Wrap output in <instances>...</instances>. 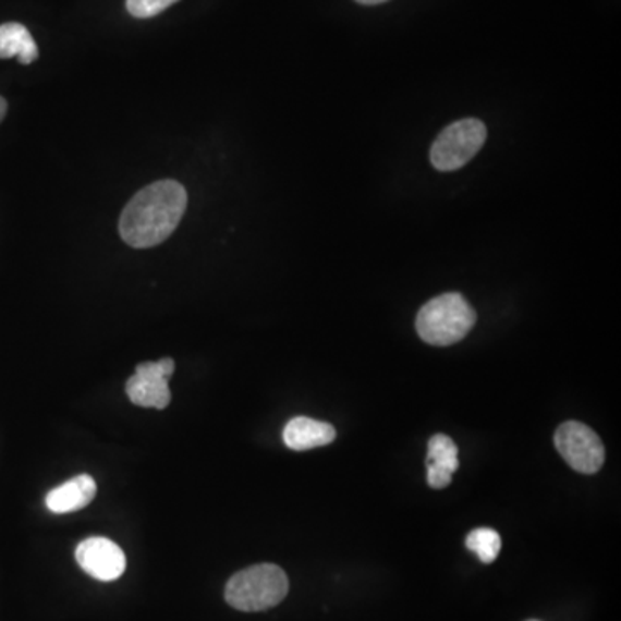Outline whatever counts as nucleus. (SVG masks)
<instances>
[{
    "instance_id": "obj_6",
    "label": "nucleus",
    "mask_w": 621,
    "mask_h": 621,
    "mask_svg": "<svg viewBox=\"0 0 621 621\" xmlns=\"http://www.w3.org/2000/svg\"><path fill=\"white\" fill-rule=\"evenodd\" d=\"M76 561L83 572L100 582L120 579L126 568L121 547L106 537H90L76 547Z\"/></svg>"
},
{
    "instance_id": "obj_5",
    "label": "nucleus",
    "mask_w": 621,
    "mask_h": 621,
    "mask_svg": "<svg viewBox=\"0 0 621 621\" xmlns=\"http://www.w3.org/2000/svg\"><path fill=\"white\" fill-rule=\"evenodd\" d=\"M555 446L575 472L594 475L605 464V446L599 435L584 423H563L556 430Z\"/></svg>"
},
{
    "instance_id": "obj_7",
    "label": "nucleus",
    "mask_w": 621,
    "mask_h": 621,
    "mask_svg": "<svg viewBox=\"0 0 621 621\" xmlns=\"http://www.w3.org/2000/svg\"><path fill=\"white\" fill-rule=\"evenodd\" d=\"M97 494L96 480L90 475H78L50 490L46 497L49 511L56 514L73 513L87 508Z\"/></svg>"
},
{
    "instance_id": "obj_16",
    "label": "nucleus",
    "mask_w": 621,
    "mask_h": 621,
    "mask_svg": "<svg viewBox=\"0 0 621 621\" xmlns=\"http://www.w3.org/2000/svg\"><path fill=\"white\" fill-rule=\"evenodd\" d=\"M357 4L361 5H378V4H386L389 0H356Z\"/></svg>"
},
{
    "instance_id": "obj_2",
    "label": "nucleus",
    "mask_w": 621,
    "mask_h": 621,
    "mask_svg": "<svg viewBox=\"0 0 621 621\" xmlns=\"http://www.w3.org/2000/svg\"><path fill=\"white\" fill-rule=\"evenodd\" d=\"M475 324L476 310L458 292H448L431 299L416 316L419 339L439 348L458 344L468 336Z\"/></svg>"
},
{
    "instance_id": "obj_3",
    "label": "nucleus",
    "mask_w": 621,
    "mask_h": 621,
    "mask_svg": "<svg viewBox=\"0 0 621 621\" xmlns=\"http://www.w3.org/2000/svg\"><path fill=\"white\" fill-rule=\"evenodd\" d=\"M289 594V579L277 564H254L228 580L224 599L232 608L256 613L275 608Z\"/></svg>"
},
{
    "instance_id": "obj_10",
    "label": "nucleus",
    "mask_w": 621,
    "mask_h": 621,
    "mask_svg": "<svg viewBox=\"0 0 621 621\" xmlns=\"http://www.w3.org/2000/svg\"><path fill=\"white\" fill-rule=\"evenodd\" d=\"M17 58L21 64L38 59V47L26 26L21 23L0 25V59Z\"/></svg>"
},
{
    "instance_id": "obj_18",
    "label": "nucleus",
    "mask_w": 621,
    "mask_h": 621,
    "mask_svg": "<svg viewBox=\"0 0 621 621\" xmlns=\"http://www.w3.org/2000/svg\"><path fill=\"white\" fill-rule=\"evenodd\" d=\"M526 621H538V620H526Z\"/></svg>"
},
{
    "instance_id": "obj_1",
    "label": "nucleus",
    "mask_w": 621,
    "mask_h": 621,
    "mask_svg": "<svg viewBox=\"0 0 621 621\" xmlns=\"http://www.w3.org/2000/svg\"><path fill=\"white\" fill-rule=\"evenodd\" d=\"M185 209L186 191L182 183L161 180L145 186L124 207L121 239L133 248L156 247L176 230Z\"/></svg>"
},
{
    "instance_id": "obj_13",
    "label": "nucleus",
    "mask_w": 621,
    "mask_h": 621,
    "mask_svg": "<svg viewBox=\"0 0 621 621\" xmlns=\"http://www.w3.org/2000/svg\"><path fill=\"white\" fill-rule=\"evenodd\" d=\"M176 2L179 0H126V9L133 17L147 20V17L158 16Z\"/></svg>"
},
{
    "instance_id": "obj_8",
    "label": "nucleus",
    "mask_w": 621,
    "mask_h": 621,
    "mask_svg": "<svg viewBox=\"0 0 621 621\" xmlns=\"http://www.w3.org/2000/svg\"><path fill=\"white\" fill-rule=\"evenodd\" d=\"M337 437L336 428L330 423L316 422V419L297 416L287 423L283 430V442L292 451H309V449L324 448L333 442Z\"/></svg>"
},
{
    "instance_id": "obj_14",
    "label": "nucleus",
    "mask_w": 621,
    "mask_h": 621,
    "mask_svg": "<svg viewBox=\"0 0 621 621\" xmlns=\"http://www.w3.org/2000/svg\"><path fill=\"white\" fill-rule=\"evenodd\" d=\"M135 372L145 373V375H150V377L162 378V380H170L174 372V361L171 357H165V360L158 361V363H142Z\"/></svg>"
},
{
    "instance_id": "obj_11",
    "label": "nucleus",
    "mask_w": 621,
    "mask_h": 621,
    "mask_svg": "<svg viewBox=\"0 0 621 621\" xmlns=\"http://www.w3.org/2000/svg\"><path fill=\"white\" fill-rule=\"evenodd\" d=\"M427 466H437L451 473L458 472L460 468L458 448L451 437L442 434L431 437L428 442Z\"/></svg>"
},
{
    "instance_id": "obj_17",
    "label": "nucleus",
    "mask_w": 621,
    "mask_h": 621,
    "mask_svg": "<svg viewBox=\"0 0 621 621\" xmlns=\"http://www.w3.org/2000/svg\"><path fill=\"white\" fill-rule=\"evenodd\" d=\"M5 114H8V102L4 97H0V121L4 120Z\"/></svg>"
},
{
    "instance_id": "obj_12",
    "label": "nucleus",
    "mask_w": 621,
    "mask_h": 621,
    "mask_svg": "<svg viewBox=\"0 0 621 621\" xmlns=\"http://www.w3.org/2000/svg\"><path fill=\"white\" fill-rule=\"evenodd\" d=\"M466 547L478 556L482 563H494L501 552V535L487 526L476 528L466 537Z\"/></svg>"
},
{
    "instance_id": "obj_4",
    "label": "nucleus",
    "mask_w": 621,
    "mask_h": 621,
    "mask_svg": "<svg viewBox=\"0 0 621 621\" xmlns=\"http://www.w3.org/2000/svg\"><path fill=\"white\" fill-rule=\"evenodd\" d=\"M487 141V126L475 118L454 121L440 132L430 149L435 170L455 171L468 165Z\"/></svg>"
},
{
    "instance_id": "obj_15",
    "label": "nucleus",
    "mask_w": 621,
    "mask_h": 621,
    "mask_svg": "<svg viewBox=\"0 0 621 621\" xmlns=\"http://www.w3.org/2000/svg\"><path fill=\"white\" fill-rule=\"evenodd\" d=\"M452 480V473L448 470L437 468V466H428V485L431 489H446Z\"/></svg>"
},
{
    "instance_id": "obj_9",
    "label": "nucleus",
    "mask_w": 621,
    "mask_h": 621,
    "mask_svg": "<svg viewBox=\"0 0 621 621\" xmlns=\"http://www.w3.org/2000/svg\"><path fill=\"white\" fill-rule=\"evenodd\" d=\"M126 393H129L130 401L141 407L165 410L171 401L168 380L150 377L145 373L135 372V375L126 381Z\"/></svg>"
}]
</instances>
